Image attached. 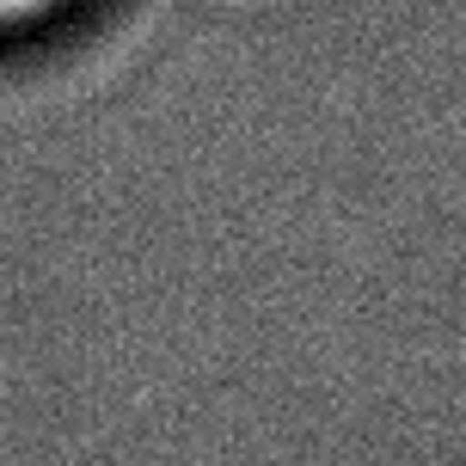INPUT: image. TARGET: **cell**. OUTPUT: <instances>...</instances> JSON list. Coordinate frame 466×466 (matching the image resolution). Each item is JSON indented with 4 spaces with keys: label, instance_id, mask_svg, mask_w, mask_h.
<instances>
[{
    "label": "cell",
    "instance_id": "1",
    "mask_svg": "<svg viewBox=\"0 0 466 466\" xmlns=\"http://www.w3.org/2000/svg\"><path fill=\"white\" fill-rule=\"evenodd\" d=\"M80 0H0V37H31L44 25L68 19Z\"/></svg>",
    "mask_w": 466,
    "mask_h": 466
}]
</instances>
